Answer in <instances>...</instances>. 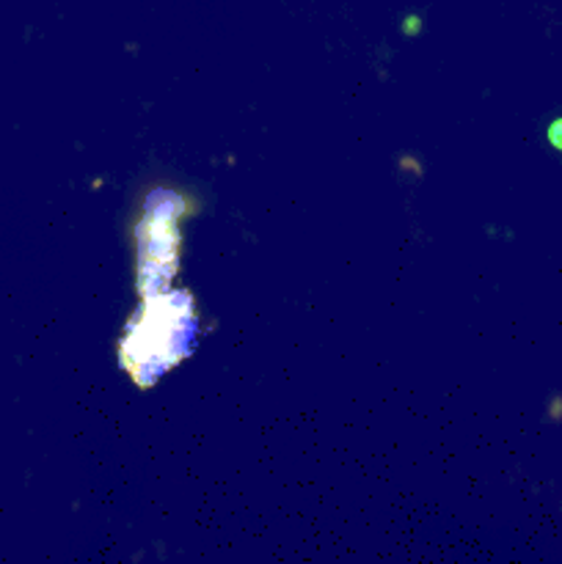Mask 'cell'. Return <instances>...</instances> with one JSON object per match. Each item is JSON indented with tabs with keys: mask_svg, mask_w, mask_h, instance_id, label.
Listing matches in <instances>:
<instances>
[{
	"mask_svg": "<svg viewBox=\"0 0 562 564\" xmlns=\"http://www.w3.org/2000/svg\"><path fill=\"white\" fill-rule=\"evenodd\" d=\"M549 143H551V147L560 149V152H562V119L551 121V127H549Z\"/></svg>",
	"mask_w": 562,
	"mask_h": 564,
	"instance_id": "cell-1",
	"label": "cell"
}]
</instances>
